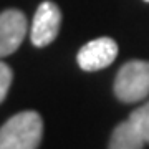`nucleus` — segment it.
Masks as SVG:
<instances>
[{
	"instance_id": "nucleus-6",
	"label": "nucleus",
	"mask_w": 149,
	"mask_h": 149,
	"mask_svg": "<svg viewBox=\"0 0 149 149\" xmlns=\"http://www.w3.org/2000/svg\"><path fill=\"white\" fill-rule=\"evenodd\" d=\"M146 141L129 119L119 123L109 139V149H143Z\"/></svg>"
},
{
	"instance_id": "nucleus-5",
	"label": "nucleus",
	"mask_w": 149,
	"mask_h": 149,
	"mask_svg": "<svg viewBox=\"0 0 149 149\" xmlns=\"http://www.w3.org/2000/svg\"><path fill=\"white\" fill-rule=\"evenodd\" d=\"M27 35V17L17 8L0 13V58L15 53Z\"/></svg>"
},
{
	"instance_id": "nucleus-9",
	"label": "nucleus",
	"mask_w": 149,
	"mask_h": 149,
	"mask_svg": "<svg viewBox=\"0 0 149 149\" xmlns=\"http://www.w3.org/2000/svg\"><path fill=\"white\" fill-rule=\"evenodd\" d=\"M144 2H149V0H144Z\"/></svg>"
},
{
	"instance_id": "nucleus-8",
	"label": "nucleus",
	"mask_w": 149,
	"mask_h": 149,
	"mask_svg": "<svg viewBox=\"0 0 149 149\" xmlns=\"http://www.w3.org/2000/svg\"><path fill=\"white\" fill-rule=\"evenodd\" d=\"M12 80H13L12 68L7 63L0 61V103L5 100L7 93H8V90H10Z\"/></svg>"
},
{
	"instance_id": "nucleus-7",
	"label": "nucleus",
	"mask_w": 149,
	"mask_h": 149,
	"mask_svg": "<svg viewBox=\"0 0 149 149\" xmlns=\"http://www.w3.org/2000/svg\"><path fill=\"white\" fill-rule=\"evenodd\" d=\"M129 121L134 124V128L139 131V134L144 138L146 144H149V101L138 109H134L129 114Z\"/></svg>"
},
{
	"instance_id": "nucleus-1",
	"label": "nucleus",
	"mask_w": 149,
	"mask_h": 149,
	"mask_svg": "<svg viewBox=\"0 0 149 149\" xmlns=\"http://www.w3.org/2000/svg\"><path fill=\"white\" fill-rule=\"evenodd\" d=\"M42 138V116L37 111H22L0 128V149H37Z\"/></svg>"
},
{
	"instance_id": "nucleus-4",
	"label": "nucleus",
	"mask_w": 149,
	"mask_h": 149,
	"mask_svg": "<svg viewBox=\"0 0 149 149\" xmlns=\"http://www.w3.org/2000/svg\"><path fill=\"white\" fill-rule=\"evenodd\" d=\"M118 56V45L109 37L95 38L80 48L76 61L85 71H98L109 66Z\"/></svg>"
},
{
	"instance_id": "nucleus-2",
	"label": "nucleus",
	"mask_w": 149,
	"mask_h": 149,
	"mask_svg": "<svg viewBox=\"0 0 149 149\" xmlns=\"http://www.w3.org/2000/svg\"><path fill=\"white\" fill-rule=\"evenodd\" d=\"M114 95L124 103H138L149 95V61L131 60L116 73Z\"/></svg>"
},
{
	"instance_id": "nucleus-3",
	"label": "nucleus",
	"mask_w": 149,
	"mask_h": 149,
	"mask_svg": "<svg viewBox=\"0 0 149 149\" xmlns=\"http://www.w3.org/2000/svg\"><path fill=\"white\" fill-rule=\"evenodd\" d=\"M60 25H61V12L58 5L50 0L42 2L32 22V32H30L32 43L38 48L50 45L58 35Z\"/></svg>"
}]
</instances>
